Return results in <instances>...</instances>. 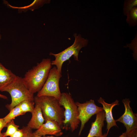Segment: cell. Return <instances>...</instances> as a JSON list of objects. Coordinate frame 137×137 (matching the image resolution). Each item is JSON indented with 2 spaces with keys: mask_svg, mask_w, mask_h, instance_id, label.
Wrapping results in <instances>:
<instances>
[{
  "mask_svg": "<svg viewBox=\"0 0 137 137\" xmlns=\"http://www.w3.org/2000/svg\"><path fill=\"white\" fill-rule=\"evenodd\" d=\"M51 66L50 59H43L27 72L22 78L25 85L32 93L38 92L42 89L48 78Z\"/></svg>",
  "mask_w": 137,
  "mask_h": 137,
  "instance_id": "obj_1",
  "label": "cell"
},
{
  "mask_svg": "<svg viewBox=\"0 0 137 137\" xmlns=\"http://www.w3.org/2000/svg\"><path fill=\"white\" fill-rule=\"evenodd\" d=\"M34 101L35 104L38 105L41 109L45 121H55L62 128L64 110L58 100L51 96H36L34 97Z\"/></svg>",
  "mask_w": 137,
  "mask_h": 137,
  "instance_id": "obj_2",
  "label": "cell"
},
{
  "mask_svg": "<svg viewBox=\"0 0 137 137\" xmlns=\"http://www.w3.org/2000/svg\"><path fill=\"white\" fill-rule=\"evenodd\" d=\"M1 91L8 92L11 96V103L6 106L10 110L24 100L34 101L33 94L26 87L22 78L18 76H16L13 81L4 88Z\"/></svg>",
  "mask_w": 137,
  "mask_h": 137,
  "instance_id": "obj_3",
  "label": "cell"
},
{
  "mask_svg": "<svg viewBox=\"0 0 137 137\" xmlns=\"http://www.w3.org/2000/svg\"><path fill=\"white\" fill-rule=\"evenodd\" d=\"M58 101L65 109L62 128L67 129L69 127L73 132L77 128L80 122L78 118L79 113L75 102L71 95L65 93H61Z\"/></svg>",
  "mask_w": 137,
  "mask_h": 137,
  "instance_id": "obj_4",
  "label": "cell"
},
{
  "mask_svg": "<svg viewBox=\"0 0 137 137\" xmlns=\"http://www.w3.org/2000/svg\"><path fill=\"white\" fill-rule=\"evenodd\" d=\"M74 36L75 40L71 46L58 54L50 53V55H53L55 57V60L51 61L52 65H56L58 71L60 73H61L63 63L72 56H73L75 60L79 61L78 55L80 50L82 47L86 46L88 44V40L82 37L80 35H77L76 33H75Z\"/></svg>",
  "mask_w": 137,
  "mask_h": 137,
  "instance_id": "obj_5",
  "label": "cell"
},
{
  "mask_svg": "<svg viewBox=\"0 0 137 137\" xmlns=\"http://www.w3.org/2000/svg\"><path fill=\"white\" fill-rule=\"evenodd\" d=\"M61 76V73L58 71L56 66L51 68L45 83L37 96H52L58 100L61 94L59 85Z\"/></svg>",
  "mask_w": 137,
  "mask_h": 137,
  "instance_id": "obj_6",
  "label": "cell"
},
{
  "mask_svg": "<svg viewBox=\"0 0 137 137\" xmlns=\"http://www.w3.org/2000/svg\"><path fill=\"white\" fill-rule=\"evenodd\" d=\"M77 107L79 115L78 118L81 122L78 135L80 136L85 124L93 115L103 111L102 108L97 106L94 100L91 99L83 103L75 102Z\"/></svg>",
  "mask_w": 137,
  "mask_h": 137,
  "instance_id": "obj_7",
  "label": "cell"
},
{
  "mask_svg": "<svg viewBox=\"0 0 137 137\" xmlns=\"http://www.w3.org/2000/svg\"><path fill=\"white\" fill-rule=\"evenodd\" d=\"M122 102L125 108L124 113L115 121L124 124L126 129V132L127 134L131 130L137 128V115L133 113L130 107V101L129 98L124 99Z\"/></svg>",
  "mask_w": 137,
  "mask_h": 137,
  "instance_id": "obj_8",
  "label": "cell"
},
{
  "mask_svg": "<svg viewBox=\"0 0 137 137\" xmlns=\"http://www.w3.org/2000/svg\"><path fill=\"white\" fill-rule=\"evenodd\" d=\"M45 121V123L32 133L33 134L40 136L48 134L58 136L63 134L61 128L57 121L49 119Z\"/></svg>",
  "mask_w": 137,
  "mask_h": 137,
  "instance_id": "obj_9",
  "label": "cell"
},
{
  "mask_svg": "<svg viewBox=\"0 0 137 137\" xmlns=\"http://www.w3.org/2000/svg\"><path fill=\"white\" fill-rule=\"evenodd\" d=\"M97 101L99 103L102 105V108L105 113V120L107 123V130L106 133L108 135L112 127L114 126L118 127L115 120L113 117L112 110L114 106L119 105V101L116 100L111 104H108L105 102L104 100L101 97H100Z\"/></svg>",
  "mask_w": 137,
  "mask_h": 137,
  "instance_id": "obj_10",
  "label": "cell"
},
{
  "mask_svg": "<svg viewBox=\"0 0 137 137\" xmlns=\"http://www.w3.org/2000/svg\"><path fill=\"white\" fill-rule=\"evenodd\" d=\"M105 113L104 111L96 114V119L91 124L89 133L86 137H100L103 135L102 128L104 125Z\"/></svg>",
  "mask_w": 137,
  "mask_h": 137,
  "instance_id": "obj_11",
  "label": "cell"
},
{
  "mask_svg": "<svg viewBox=\"0 0 137 137\" xmlns=\"http://www.w3.org/2000/svg\"><path fill=\"white\" fill-rule=\"evenodd\" d=\"M31 114L32 117L27 126L31 129H38L44 124L45 120L41 109L38 105L35 104Z\"/></svg>",
  "mask_w": 137,
  "mask_h": 137,
  "instance_id": "obj_12",
  "label": "cell"
},
{
  "mask_svg": "<svg viewBox=\"0 0 137 137\" xmlns=\"http://www.w3.org/2000/svg\"><path fill=\"white\" fill-rule=\"evenodd\" d=\"M16 76L0 62V91L12 82Z\"/></svg>",
  "mask_w": 137,
  "mask_h": 137,
  "instance_id": "obj_13",
  "label": "cell"
},
{
  "mask_svg": "<svg viewBox=\"0 0 137 137\" xmlns=\"http://www.w3.org/2000/svg\"><path fill=\"white\" fill-rule=\"evenodd\" d=\"M126 21L129 26L133 27L137 24V7H133L127 16Z\"/></svg>",
  "mask_w": 137,
  "mask_h": 137,
  "instance_id": "obj_14",
  "label": "cell"
},
{
  "mask_svg": "<svg viewBox=\"0 0 137 137\" xmlns=\"http://www.w3.org/2000/svg\"><path fill=\"white\" fill-rule=\"evenodd\" d=\"M24 114L18 105L10 110L9 113L3 118L7 123L11 120H13L16 117Z\"/></svg>",
  "mask_w": 137,
  "mask_h": 137,
  "instance_id": "obj_15",
  "label": "cell"
},
{
  "mask_svg": "<svg viewBox=\"0 0 137 137\" xmlns=\"http://www.w3.org/2000/svg\"><path fill=\"white\" fill-rule=\"evenodd\" d=\"M34 101L25 100L21 102L19 105L22 112L24 114L27 112L32 113L35 107Z\"/></svg>",
  "mask_w": 137,
  "mask_h": 137,
  "instance_id": "obj_16",
  "label": "cell"
},
{
  "mask_svg": "<svg viewBox=\"0 0 137 137\" xmlns=\"http://www.w3.org/2000/svg\"><path fill=\"white\" fill-rule=\"evenodd\" d=\"M6 127H7L6 131L2 133L5 136H10L19 129V126L16 125L13 120H12L7 123Z\"/></svg>",
  "mask_w": 137,
  "mask_h": 137,
  "instance_id": "obj_17",
  "label": "cell"
},
{
  "mask_svg": "<svg viewBox=\"0 0 137 137\" xmlns=\"http://www.w3.org/2000/svg\"><path fill=\"white\" fill-rule=\"evenodd\" d=\"M137 0H125L123 5V13L127 16L130 11L134 7H137Z\"/></svg>",
  "mask_w": 137,
  "mask_h": 137,
  "instance_id": "obj_18",
  "label": "cell"
},
{
  "mask_svg": "<svg viewBox=\"0 0 137 137\" xmlns=\"http://www.w3.org/2000/svg\"><path fill=\"white\" fill-rule=\"evenodd\" d=\"M32 129L27 126L21 129H18L10 137H24Z\"/></svg>",
  "mask_w": 137,
  "mask_h": 137,
  "instance_id": "obj_19",
  "label": "cell"
},
{
  "mask_svg": "<svg viewBox=\"0 0 137 137\" xmlns=\"http://www.w3.org/2000/svg\"><path fill=\"white\" fill-rule=\"evenodd\" d=\"M137 35L136 34L135 38L131 40V43L127 44V45L124 47H129V48L131 49L133 51V56L134 58H137Z\"/></svg>",
  "mask_w": 137,
  "mask_h": 137,
  "instance_id": "obj_20",
  "label": "cell"
},
{
  "mask_svg": "<svg viewBox=\"0 0 137 137\" xmlns=\"http://www.w3.org/2000/svg\"><path fill=\"white\" fill-rule=\"evenodd\" d=\"M127 137H137V128L130 131L127 134Z\"/></svg>",
  "mask_w": 137,
  "mask_h": 137,
  "instance_id": "obj_21",
  "label": "cell"
},
{
  "mask_svg": "<svg viewBox=\"0 0 137 137\" xmlns=\"http://www.w3.org/2000/svg\"><path fill=\"white\" fill-rule=\"evenodd\" d=\"M7 123L5 122L3 118H0V133L2 129L4 127H6Z\"/></svg>",
  "mask_w": 137,
  "mask_h": 137,
  "instance_id": "obj_22",
  "label": "cell"
},
{
  "mask_svg": "<svg viewBox=\"0 0 137 137\" xmlns=\"http://www.w3.org/2000/svg\"><path fill=\"white\" fill-rule=\"evenodd\" d=\"M32 130L30 131L24 137H31V135L32 133Z\"/></svg>",
  "mask_w": 137,
  "mask_h": 137,
  "instance_id": "obj_23",
  "label": "cell"
},
{
  "mask_svg": "<svg viewBox=\"0 0 137 137\" xmlns=\"http://www.w3.org/2000/svg\"><path fill=\"white\" fill-rule=\"evenodd\" d=\"M31 137H54V136H53L52 135L50 136H44L43 137H42V136H39L38 135H34L32 133L31 135Z\"/></svg>",
  "mask_w": 137,
  "mask_h": 137,
  "instance_id": "obj_24",
  "label": "cell"
},
{
  "mask_svg": "<svg viewBox=\"0 0 137 137\" xmlns=\"http://www.w3.org/2000/svg\"><path fill=\"white\" fill-rule=\"evenodd\" d=\"M127 133L125 132L123 133L122 134L119 136L118 137H127Z\"/></svg>",
  "mask_w": 137,
  "mask_h": 137,
  "instance_id": "obj_25",
  "label": "cell"
},
{
  "mask_svg": "<svg viewBox=\"0 0 137 137\" xmlns=\"http://www.w3.org/2000/svg\"><path fill=\"white\" fill-rule=\"evenodd\" d=\"M0 98L4 99H7V97L4 95H2L0 94Z\"/></svg>",
  "mask_w": 137,
  "mask_h": 137,
  "instance_id": "obj_26",
  "label": "cell"
},
{
  "mask_svg": "<svg viewBox=\"0 0 137 137\" xmlns=\"http://www.w3.org/2000/svg\"><path fill=\"white\" fill-rule=\"evenodd\" d=\"M107 135L106 133H105L103 134V135L100 137H106Z\"/></svg>",
  "mask_w": 137,
  "mask_h": 137,
  "instance_id": "obj_27",
  "label": "cell"
},
{
  "mask_svg": "<svg viewBox=\"0 0 137 137\" xmlns=\"http://www.w3.org/2000/svg\"><path fill=\"white\" fill-rule=\"evenodd\" d=\"M0 137H7L4 136L1 132L0 133Z\"/></svg>",
  "mask_w": 137,
  "mask_h": 137,
  "instance_id": "obj_28",
  "label": "cell"
},
{
  "mask_svg": "<svg viewBox=\"0 0 137 137\" xmlns=\"http://www.w3.org/2000/svg\"><path fill=\"white\" fill-rule=\"evenodd\" d=\"M1 35L0 34V40L1 39Z\"/></svg>",
  "mask_w": 137,
  "mask_h": 137,
  "instance_id": "obj_29",
  "label": "cell"
},
{
  "mask_svg": "<svg viewBox=\"0 0 137 137\" xmlns=\"http://www.w3.org/2000/svg\"></svg>",
  "mask_w": 137,
  "mask_h": 137,
  "instance_id": "obj_30",
  "label": "cell"
}]
</instances>
